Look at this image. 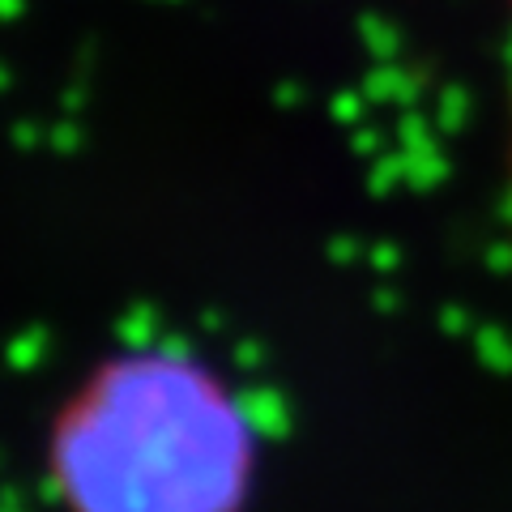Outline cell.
Returning <instances> with one entry per match:
<instances>
[{
    "instance_id": "cell-1",
    "label": "cell",
    "mask_w": 512,
    "mask_h": 512,
    "mask_svg": "<svg viewBox=\"0 0 512 512\" xmlns=\"http://www.w3.org/2000/svg\"><path fill=\"white\" fill-rule=\"evenodd\" d=\"M52 466L69 512H235L248 436L197 367L124 359L64 410Z\"/></svg>"
},
{
    "instance_id": "cell-2",
    "label": "cell",
    "mask_w": 512,
    "mask_h": 512,
    "mask_svg": "<svg viewBox=\"0 0 512 512\" xmlns=\"http://www.w3.org/2000/svg\"><path fill=\"white\" fill-rule=\"evenodd\" d=\"M508 218H512V128H508Z\"/></svg>"
}]
</instances>
